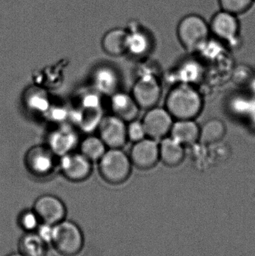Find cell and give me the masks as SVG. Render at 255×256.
Segmentation results:
<instances>
[{
    "instance_id": "21",
    "label": "cell",
    "mask_w": 255,
    "mask_h": 256,
    "mask_svg": "<svg viewBox=\"0 0 255 256\" xmlns=\"http://www.w3.org/2000/svg\"><path fill=\"white\" fill-rule=\"evenodd\" d=\"M106 150L107 147L99 136H88L80 142L81 153L91 162H98Z\"/></svg>"
},
{
    "instance_id": "22",
    "label": "cell",
    "mask_w": 255,
    "mask_h": 256,
    "mask_svg": "<svg viewBox=\"0 0 255 256\" xmlns=\"http://www.w3.org/2000/svg\"><path fill=\"white\" fill-rule=\"evenodd\" d=\"M24 102L26 108L35 112H45L49 106L47 94L40 88L32 87L25 92Z\"/></svg>"
},
{
    "instance_id": "5",
    "label": "cell",
    "mask_w": 255,
    "mask_h": 256,
    "mask_svg": "<svg viewBox=\"0 0 255 256\" xmlns=\"http://www.w3.org/2000/svg\"><path fill=\"white\" fill-rule=\"evenodd\" d=\"M160 80L152 73L145 72L133 85L132 96L140 109L148 110L157 106L162 96Z\"/></svg>"
},
{
    "instance_id": "11",
    "label": "cell",
    "mask_w": 255,
    "mask_h": 256,
    "mask_svg": "<svg viewBox=\"0 0 255 256\" xmlns=\"http://www.w3.org/2000/svg\"><path fill=\"white\" fill-rule=\"evenodd\" d=\"M129 156L133 166L139 170H151L160 161L159 143L157 140L146 137L134 143Z\"/></svg>"
},
{
    "instance_id": "23",
    "label": "cell",
    "mask_w": 255,
    "mask_h": 256,
    "mask_svg": "<svg viewBox=\"0 0 255 256\" xmlns=\"http://www.w3.org/2000/svg\"><path fill=\"white\" fill-rule=\"evenodd\" d=\"M40 224L41 221L33 208L21 210L16 218V224L24 233L35 232Z\"/></svg>"
},
{
    "instance_id": "27",
    "label": "cell",
    "mask_w": 255,
    "mask_h": 256,
    "mask_svg": "<svg viewBox=\"0 0 255 256\" xmlns=\"http://www.w3.org/2000/svg\"><path fill=\"white\" fill-rule=\"evenodd\" d=\"M250 68L247 66H238L234 73L233 80L237 84H250L253 78Z\"/></svg>"
},
{
    "instance_id": "14",
    "label": "cell",
    "mask_w": 255,
    "mask_h": 256,
    "mask_svg": "<svg viewBox=\"0 0 255 256\" xmlns=\"http://www.w3.org/2000/svg\"><path fill=\"white\" fill-rule=\"evenodd\" d=\"M110 104L114 115L125 122L136 120L141 110L132 94L118 92L112 94Z\"/></svg>"
},
{
    "instance_id": "10",
    "label": "cell",
    "mask_w": 255,
    "mask_h": 256,
    "mask_svg": "<svg viewBox=\"0 0 255 256\" xmlns=\"http://www.w3.org/2000/svg\"><path fill=\"white\" fill-rule=\"evenodd\" d=\"M92 162L81 152H72L61 156L59 166L63 176L67 180L81 182L91 176Z\"/></svg>"
},
{
    "instance_id": "18",
    "label": "cell",
    "mask_w": 255,
    "mask_h": 256,
    "mask_svg": "<svg viewBox=\"0 0 255 256\" xmlns=\"http://www.w3.org/2000/svg\"><path fill=\"white\" fill-rule=\"evenodd\" d=\"M226 131L227 128L223 120L211 118L201 126L199 142L205 146L217 144L224 138Z\"/></svg>"
},
{
    "instance_id": "13",
    "label": "cell",
    "mask_w": 255,
    "mask_h": 256,
    "mask_svg": "<svg viewBox=\"0 0 255 256\" xmlns=\"http://www.w3.org/2000/svg\"><path fill=\"white\" fill-rule=\"evenodd\" d=\"M79 143L78 134L71 128L62 127L51 132L48 138V147L55 156H61L73 152Z\"/></svg>"
},
{
    "instance_id": "3",
    "label": "cell",
    "mask_w": 255,
    "mask_h": 256,
    "mask_svg": "<svg viewBox=\"0 0 255 256\" xmlns=\"http://www.w3.org/2000/svg\"><path fill=\"white\" fill-rule=\"evenodd\" d=\"M132 166L130 156L121 148L108 149L98 160L100 176L110 184L125 182L131 174Z\"/></svg>"
},
{
    "instance_id": "25",
    "label": "cell",
    "mask_w": 255,
    "mask_h": 256,
    "mask_svg": "<svg viewBox=\"0 0 255 256\" xmlns=\"http://www.w3.org/2000/svg\"><path fill=\"white\" fill-rule=\"evenodd\" d=\"M224 12L234 15L245 13L251 8L254 0H219Z\"/></svg>"
},
{
    "instance_id": "2",
    "label": "cell",
    "mask_w": 255,
    "mask_h": 256,
    "mask_svg": "<svg viewBox=\"0 0 255 256\" xmlns=\"http://www.w3.org/2000/svg\"><path fill=\"white\" fill-rule=\"evenodd\" d=\"M85 245V236L76 222L65 219L54 226L51 246L61 256H76Z\"/></svg>"
},
{
    "instance_id": "20",
    "label": "cell",
    "mask_w": 255,
    "mask_h": 256,
    "mask_svg": "<svg viewBox=\"0 0 255 256\" xmlns=\"http://www.w3.org/2000/svg\"><path fill=\"white\" fill-rule=\"evenodd\" d=\"M94 84L100 92L112 96L117 92L119 79L115 70L109 67H101L94 72Z\"/></svg>"
},
{
    "instance_id": "4",
    "label": "cell",
    "mask_w": 255,
    "mask_h": 256,
    "mask_svg": "<svg viewBox=\"0 0 255 256\" xmlns=\"http://www.w3.org/2000/svg\"><path fill=\"white\" fill-rule=\"evenodd\" d=\"M210 32V26L205 20L196 14L183 18L177 30L180 43L190 52L202 49L208 42Z\"/></svg>"
},
{
    "instance_id": "6",
    "label": "cell",
    "mask_w": 255,
    "mask_h": 256,
    "mask_svg": "<svg viewBox=\"0 0 255 256\" xmlns=\"http://www.w3.org/2000/svg\"><path fill=\"white\" fill-rule=\"evenodd\" d=\"M99 137L109 148H121L127 138V122L116 116H106L99 123Z\"/></svg>"
},
{
    "instance_id": "28",
    "label": "cell",
    "mask_w": 255,
    "mask_h": 256,
    "mask_svg": "<svg viewBox=\"0 0 255 256\" xmlns=\"http://www.w3.org/2000/svg\"><path fill=\"white\" fill-rule=\"evenodd\" d=\"M53 228L54 226L41 222L36 230L35 233L43 242H45L48 246H50L52 236H53Z\"/></svg>"
},
{
    "instance_id": "24",
    "label": "cell",
    "mask_w": 255,
    "mask_h": 256,
    "mask_svg": "<svg viewBox=\"0 0 255 256\" xmlns=\"http://www.w3.org/2000/svg\"><path fill=\"white\" fill-rule=\"evenodd\" d=\"M149 40L148 38L140 32H133L129 34L128 50L127 52L135 56H142L146 55L150 50Z\"/></svg>"
},
{
    "instance_id": "26",
    "label": "cell",
    "mask_w": 255,
    "mask_h": 256,
    "mask_svg": "<svg viewBox=\"0 0 255 256\" xmlns=\"http://www.w3.org/2000/svg\"><path fill=\"white\" fill-rule=\"evenodd\" d=\"M127 138L135 143L146 138V132L142 121L133 120L127 124Z\"/></svg>"
},
{
    "instance_id": "29",
    "label": "cell",
    "mask_w": 255,
    "mask_h": 256,
    "mask_svg": "<svg viewBox=\"0 0 255 256\" xmlns=\"http://www.w3.org/2000/svg\"><path fill=\"white\" fill-rule=\"evenodd\" d=\"M249 85H250L252 92L255 94V76H253V79L251 80Z\"/></svg>"
},
{
    "instance_id": "31",
    "label": "cell",
    "mask_w": 255,
    "mask_h": 256,
    "mask_svg": "<svg viewBox=\"0 0 255 256\" xmlns=\"http://www.w3.org/2000/svg\"><path fill=\"white\" fill-rule=\"evenodd\" d=\"M254 1H255V0H254Z\"/></svg>"
},
{
    "instance_id": "9",
    "label": "cell",
    "mask_w": 255,
    "mask_h": 256,
    "mask_svg": "<svg viewBox=\"0 0 255 256\" xmlns=\"http://www.w3.org/2000/svg\"><path fill=\"white\" fill-rule=\"evenodd\" d=\"M142 122L147 137L161 140L170 134L174 118L166 108L154 106L147 110Z\"/></svg>"
},
{
    "instance_id": "16",
    "label": "cell",
    "mask_w": 255,
    "mask_h": 256,
    "mask_svg": "<svg viewBox=\"0 0 255 256\" xmlns=\"http://www.w3.org/2000/svg\"><path fill=\"white\" fill-rule=\"evenodd\" d=\"M160 160L169 167H176L181 165L185 158V149L172 137H165L159 143Z\"/></svg>"
},
{
    "instance_id": "30",
    "label": "cell",
    "mask_w": 255,
    "mask_h": 256,
    "mask_svg": "<svg viewBox=\"0 0 255 256\" xmlns=\"http://www.w3.org/2000/svg\"><path fill=\"white\" fill-rule=\"evenodd\" d=\"M7 256H23L22 255V254H19V252H12V254H9V255H7Z\"/></svg>"
},
{
    "instance_id": "8",
    "label": "cell",
    "mask_w": 255,
    "mask_h": 256,
    "mask_svg": "<svg viewBox=\"0 0 255 256\" xmlns=\"http://www.w3.org/2000/svg\"><path fill=\"white\" fill-rule=\"evenodd\" d=\"M33 210L36 212L41 222L55 226L64 220L67 210L64 202L50 194L40 196L34 202Z\"/></svg>"
},
{
    "instance_id": "17",
    "label": "cell",
    "mask_w": 255,
    "mask_h": 256,
    "mask_svg": "<svg viewBox=\"0 0 255 256\" xmlns=\"http://www.w3.org/2000/svg\"><path fill=\"white\" fill-rule=\"evenodd\" d=\"M129 34L123 28H115L108 32L102 40L103 50L112 56L124 55L128 50Z\"/></svg>"
},
{
    "instance_id": "12",
    "label": "cell",
    "mask_w": 255,
    "mask_h": 256,
    "mask_svg": "<svg viewBox=\"0 0 255 256\" xmlns=\"http://www.w3.org/2000/svg\"><path fill=\"white\" fill-rule=\"evenodd\" d=\"M211 32L225 42H234L238 38L240 25L236 15L223 12L216 14L209 26Z\"/></svg>"
},
{
    "instance_id": "7",
    "label": "cell",
    "mask_w": 255,
    "mask_h": 256,
    "mask_svg": "<svg viewBox=\"0 0 255 256\" xmlns=\"http://www.w3.org/2000/svg\"><path fill=\"white\" fill-rule=\"evenodd\" d=\"M55 154L47 146H33L25 154V166L35 177H46L55 168Z\"/></svg>"
},
{
    "instance_id": "19",
    "label": "cell",
    "mask_w": 255,
    "mask_h": 256,
    "mask_svg": "<svg viewBox=\"0 0 255 256\" xmlns=\"http://www.w3.org/2000/svg\"><path fill=\"white\" fill-rule=\"evenodd\" d=\"M49 246L35 232L24 233L18 242V252L23 256H46Z\"/></svg>"
},
{
    "instance_id": "15",
    "label": "cell",
    "mask_w": 255,
    "mask_h": 256,
    "mask_svg": "<svg viewBox=\"0 0 255 256\" xmlns=\"http://www.w3.org/2000/svg\"><path fill=\"white\" fill-rule=\"evenodd\" d=\"M170 136L184 146H193L199 141L200 126L194 120H176L171 129Z\"/></svg>"
},
{
    "instance_id": "1",
    "label": "cell",
    "mask_w": 255,
    "mask_h": 256,
    "mask_svg": "<svg viewBox=\"0 0 255 256\" xmlns=\"http://www.w3.org/2000/svg\"><path fill=\"white\" fill-rule=\"evenodd\" d=\"M203 106L199 92L193 85L183 82L168 93L165 108L174 120H195L200 115Z\"/></svg>"
}]
</instances>
